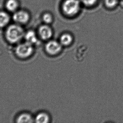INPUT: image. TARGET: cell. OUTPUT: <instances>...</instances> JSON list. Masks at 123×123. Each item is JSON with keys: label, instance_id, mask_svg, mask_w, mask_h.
Returning a JSON list of instances; mask_svg holds the SVG:
<instances>
[{"label": "cell", "instance_id": "3", "mask_svg": "<svg viewBox=\"0 0 123 123\" xmlns=\"http://www.w3.org/2000/svg\"><path fill=\"white\" fill-rule=\"evenodd\" d=\"M33 51L32 44L26 42L19 45L16 48V52L19 58H26L32 54Z\"/></svg>", "mask_w": 123, "mask_h": 123}, {"label": "cell", "instance_id": "12", "mask_svg": "<svg viewBox=\"0 0 123 123\" xmlns=\"http://www.w3.org/2000/svg\"><path fill=\"white\" fill-rule=\"evenodd\" d=\"M18 4L16 0H8L6 4V7L8 11H14L17 9Z\"/></svg>", "mask_w": 123, "mask_h": 123}, {"label": "cell", "instance_id": "1", "mask_svg": "<svg viewBox=\"0 0 123 123\" xmlns=\"http://www.w3.org/2000/svg\"><path fill=\"white\" fill-rule=\"evenodd\" d=\"M24 31L22 27L18 25L9 26L6 32L7 40L11 43H16L21 40L25 36Z\"/></svg>", "mask_w": 123, "mask_h": 123}, {"label": "cell", "instance_id": "7", "mask_svg": "<svg viewBox=\"0 0 123 123\" xmlns=\"http://www.w3.org/2000/svg\"><path fill=\"white\" fill-rule=\"evenodd\" d=\"M34 121L33 118L30 114L27 113H24L21 114L17 119V123H32Z\"/></svg>", "mask_w": 123, "mask_h": 123}, {"label": "cell", "instance_id": "11", "mask_svg": "<svg viewBox=\"0 0 123 123\" xmlns=\"http://www.w3.org/2000/svg\"><path fill=\"white\" fill-rule=\"evenodd\" d=\"M10 20L9 15L6 12H0V27L5 26Z\"/></svg>", "mask_w": 123, "mask_h": 123}, {"label": "cell", "instance_id": "6", "mask_svg": "<svg viewBox=\"0 0 123 123\" xmlns=\"http://www.w3.org/2000/svg\"><path fill=\"white\" fill-rule=\"evenodd\" d=\"M39 34L42 39L47 40L49 39L52 36V30L47 25H42L39 28Z\"/></svg>", "mask_w": 123, "mask_h": 123}, {"label": "cell", "instance_id": "5", "mask_svg": "<svg viewBox=\"0 0 123 123\" xmlns=\"http://www.w3.org/2000/svg\"><path fill=\"white\" fill-rule=\"evenodd\" d=\"M30 19L29 13L24 11L17 12L13 16V20L17 23L24 24L27 23Z\"/></svg>", "mask_w": 123, "mask_h": 123}, {"label": "cell", "instance_id": "4", "mask_svg": "<svg viewBox=\"0 0 123 123\" xmlns=\"http://www.w3.org/2000/svg\"><path fill=\"white\" fill-rule=\"evenodd\" d=\"M60 43L55 40H50L46 44L45 50L47 52L51 55H55L59 53L62 50Z\"/></svg>", "mask_w": 123, "mask_h": 123}, {"label": "cell", "instance_id": "10", "mask_svg": "<svg viewBox=\"0 0 123 123\" xmlns=\"http://www.w3.org/2000/svg\"><path fill=\"white\" fill-rule=\"evenodd\" d=\"M50 118L47 113L41 112L39 113L35 118L36 123H47L49 121Z\"/></svg>", "mask_w": 123, "mask_h": 123}, {"label": "cell", "instance_id": "2", "mask_svg": "<svg viewBox=\"0 0 123 123\" xmlns=\"http://www.w3.org/2000/svg\"><path fill=\"white\" fill-rule=\"evenodd\" d=\"M80 6L79 0H65L62 5V10L66 15L72 16L79 12Z\"/></svg>", "mask_w": 123, "mask_h": 123}, {"label": "cell", "instance_id": "13", "mask_svg": "<svg viewBox=\"0 0 123 123\" xmlns=\"http://www.w3.org/2000/svg\"><path fill=\"white\" fill-rule=\"evenodd\" d=\"M119 0H105V6L109 8H113L117 6Z\"/></svg>", "mask_w": 123, "mask_h": 123}, {"label": "cell", "instance_id": "9", "mask_svg": "<svg viewBox=\"0 0 123 123\" xmlns=\"http://www.w3.org/2000/svg\"><path fill=\"white\" fill-rule=\"evenodd\" d=\"M25 37L27 42L31 44L36 43L37 41L36 33L32 30H30L25 34Z\"/></svg>", "mask_w": 123, "mask_h": 123}, {"label": "cell", "instance_id": "14", "mask_svg": "<svg viewBox=\"0 0 123 123\" xmlns=\"http://www.w3.org/2000/svg\"><path fill=\"white\" fill-rule=\"evenodd\" d=\"M43 19L45 24H49L52 22L53 17L51 14L49 13H46L43 14Z\"/></svg>", "mask_w": 123, "mask_h": 123}, {"label": "cell", "instance_id": "8", "mask_svg": "<svg viewBox=\"0 0 123 123\" xmlns=\"http://www.w3.org/2000/svg\"><path fill=\"white\" fill-rule=\"evenodd\" d=\"M73 41V37L70 34L64 33L61 35L60 38V43L62 45H69Z\"/></svg>", "mask_w": 123, "mask_h": 123}, {"label": "cell", "instance_id": "15", "mask_svg": "<svg viewBox=\"0 0 123 123\" xmlns=\"http://www.w3.org/2000/svg\"><path fill=\"white\" fill-rule=\"evenodd\" d=\"M82 3L87 6H91L97 3L98 0H81Z\"/></svg>", "mask_w": 123, "mask_h": 123}]
</instances>
